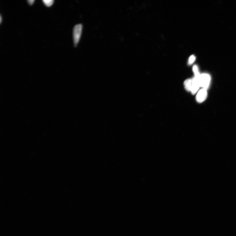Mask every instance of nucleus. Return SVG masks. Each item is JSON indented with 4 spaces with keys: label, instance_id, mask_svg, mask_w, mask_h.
I'll list each match as a JSON object with an SVG mask.
<instances>
[{
    "label": "nucleus",
    "instance_id": "nucleus-7",
    "mask_svg": "<svg viewBox=\"0 0 236 236\" xmlns=\"http://www.w3.org/2000/svg\"><path fill=\"white\" fill-rule=\"evenodd\" d=\"M42 1L44 4L48 7L51 6L53 4L54 2L53 0H43Z\"/></svg>",
    "mask_w": 236,
    "mask_h": 236
},
{
    "label": "nucleus",
    "instance_id": "nucleus-5",
    "mask_svg": "<svg viewBox=\"0 0 236 236\" xmlns=\"http://www.w3.org/2000/svg\"><path fill=\"white\" fill-rule=\"evenodd\" d=\"M192 80V79H188L184 82V85L186 90L189 92H190Z\"/></svg>",
    "mask_w": 236,
    "mask_h": 236
},
{
    "label": "nucleus",
    "instance_id": "nucleus-6",
    "mask_svg": "<svg viewBox=\"0 0 236 236\" xmlns=\"http://www.w3.org/2000/svg\"><path fill=\"white\" fill-rule=\"evenodd\" d=\"M193 71L194 73L195 77H198L200 74L197 65H194L193 68Z\"/></svg>",
    "mask_w": 236,
    "mask_h": 236
},
{
    "label": "nucleus",
    "instance_id": "nucleus-2",
    "mask_svg": "<svg viewBox=\"0 0 236 236\" xmlns=\"http://www.w3.org/2000/svg\"><path fill=\"white\" fill-rule=\"evenodd\" d=\"M199 79L201 87L207 89L209 87L211 82L210 76L208 74L203 73L199 76Z\"/></svg>",
    "mask_w": 236,
    "mask_h": 236
},
{
    "label": "nucleus",
    "instance_id": "nucleus-10",
    "mask_svg": "<svg viewBox=\"0 0 236 236\" xmlns=\"http://www.w3.org/2000/svg\"><path fill=\"white\" fill-rule=\"evenodd\" d=\"M0 17H1V18H0V19H1V20H0V22H1V21H2V20H1V19H2L1 16H0Z\"/></svg>",
    "mask_w": 236,
    "mask_h": 236
},
{
    "label": "nucleus",
    "instance_id": "nucleus-3",
    "mask_svg": "<svg viewBox=\"0 0 236 236\" xmlns=\"http://www.w3.org/2000/svg\"><path fill=\"white\" fill-rule=\"evenodd\" d=\"M207 92L206 89L203 88L197 93L196 97V101L198 103L204 102L207 98Z\"/></svg>",
    "mask_w": 236,
    "mask_h": 236
},
{
    "label": "nucleus",
    "instance_id": "nucleus-4",
    "mask_svg": "<svg viewBox=\"0 0 236 236\" xmlns=\"http://www.w3.org/2000/svg\"><path fill=\"white\" fill-rule=\"evenodd\" d=\"M199 77H195L192 79V86L190 92L193 94H195L200 88V81H199Z\"/></svg>",
    "mask_w": 236,
    "mask_h": 236
},
{
    "label": "nucleus",
    "instance_id": "nucleus-8",
    "mask_svg": "<svg viewBox=\"0 0 236 236\" xmlns=\"http://www.w3.org/2000/svg\"><path fill=\"white\" fill-rule=\"evenodd\" d=\"M196 60V57L194 55L191 56L189 58L188 63L189 65H191Z\"/></svg>",
    "mask_w": 236,
    "mask_h": 236
},
{
    "label": "nucleus",
    "instance_id": "nucleus-1",
    "mask_svg": "<svg viewBox=\"0 0 236 236\" xmlns=\"http://www.w3.org/2000/svg\"><path fill=\"white\" fill-rule=\"evenodd\" d=\"M83 25L82 24H78L74 26L72 30V36L73 45L76 47L82 37Z\"/></svg>",
    "mask_w": 236,
    "mask_h": 236
},
{
    "label": "nucleus",
    "instance_id": "nucleus-9",
    "mask_svg": "<svg viewBox=\"0 0 236 236\" xmlns=\"http://www.w3.org/2000/svg\"><path fill=\"white\" fill-rule=\"evenodd\" d=\"M34 2V0H28V1H27V2L30 5H32Z\"/></svg>",
    "mask_w": 236,
    "mask_h": 236
}]
</instances>
